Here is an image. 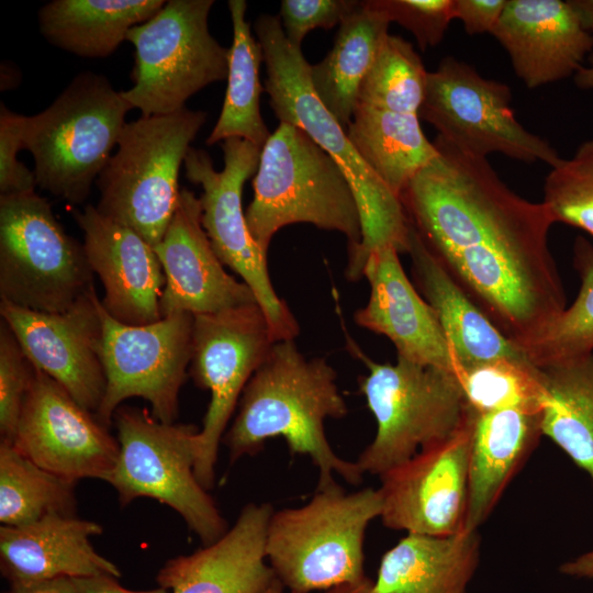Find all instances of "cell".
Returning a JSON list of instances; mask_svg holds the SVG:
<instances>
[{"instance_id":"cell-1","label":"cell","mask_w":593,"mask_h":593,"mask_svg":"<svg viewBox=\"0 0 593 593\" xmlns=\"http://www.w3.org/2000/svg\"><path fill=\"white\" fill-rule=\"evenodd\" d=\"M437 156L401 195L405 213L455 281L524 349L567 307L542 202L511 190L488 158L436 136Z\"/></svg>"},{"instance_id":"cell-7","label":"cell","mask_w":593,"mask_h":593,"mask_svg":"<svg viewBox=\"0 0 593 593\" xmlns=\"http://www.w3.org/2000/svg\"><path fill=\"white\" fill-rule=\"evenodd\" d=\"M206 116L204 111L183 108L126 123L116 153L96 181L97 210L155 247L176 211L179 171Z\"/></svg>"},{"instance_id":"cell-42","label":"cell","mask_w":593,"mask_h":593,"mask_svg":"<svg viewBox=\"0 0 593 593\" xmlns=\"http://www.w3.org/2000/svg\"><path fill=\"white\" fill-rule=\"evenodd\" d=\"M507 0H454V19L470 35L492 34Z\"/></svg>"},{"instance_id":"cell-30","label":"cell","mask_w":593,"mask_h":593,"mask_svg":"<svg viewBox=\"0 0 593 593\" xmlns=\"http://www.w3.org/2000/svg\"><path fill=\"white\" fill-rule=\"evenodd\" d=\"M346 133L361 158L400 200L412 178L438 154L417 114L356 105Z\"/></svg>"},{"instance_id":"cell-25","label":"cell","mask_w":593,"mask_h":593,"mask_svg":"<svg viewBox=\"0 0 593 593\" xmlns=\"http://www.w3.org/2000/svg\"><path fill=\"white\" fill-rule=\"evenodd\" d=\"M406 254L423 298L435 312L449 343L455 372L500 358L528 359L455 281L411 221Z\"/></svg>"},{"instance_id":"cell-28","label":"cell","mask_w":593,"mask_h":593,"mask_svg":"<svg viewBox=\"0 0 593 593\" xmlns=\"http://www.w3.org/2000/svg\"><path fill=\"white\" fill-rule=\"evenodd\" d=\"M165 0H53L38 11L42 35L85 58L110 56L127 32L152 19Z\"/></svg>"},{"instance_id":"cell-18","label":"cell","mask_w":593,"mask_h":593,"mask_svg":"<svg viewBox=\"0 0 593 593\" xmlns=\"http://www.w3.org/2000/svg\"><path fill=\"white\" fill-rule=\"evenodd\" d=\"M0 314L32 366L97 413L107 388L101 299L92 288L68 310L45 313L0 302Z\"/></svg>"},{"instance_id":"cell-41","label":"cell","mask_w":593,"mask_h":593,"mask_svg":"<svg viewBox=\"0 0 593 593\" xmlns=\"http://www.w3.org/2000/svg\"><path fill=\"white\" fill-rule=\"evenodd\" d=\"M25 116L0 104V195H14L35 191L36 179L18 159L24 149Z\"/></svg>"},{"instance_id":"cell-16","label":"cell","mask_w":593,"mask_h":593,"mask_svg":"<svg viewBox=\"0 0 593 593\" xmlns=\"http://www.w3.org/2000/svg\"><path fill=\"white\" fill-rule=\"evenodd\" d=\"M471 430L470 411L451 437L419 450L379 477V518L384 527L433 537L465 530Z\"/></svg>"},{"instance_id":"cell-39","label":"cell","mask_w":593,"mask_h":593,"mask_svg":"<svg viewBox=\"0 0 593 593\" xmlns=\"http://www.w3.org/2000/svg\"><path fill=\"white\" fill-rule=\"evenodd\" d=\"M374 9L411 32L419 48L438 45L454 19V0H367Z\"/></svg>"},{"instance_id":"cell-26","label":"cell","mask_w":593,"mask_h":593,"mask_svg":"<svg viewBox=\"0 0 593 593\" xmlns=\"http://www.w3.org/2000/svg\"><path fill=\"white\" fill-rule=\"evenodd\" d=\"M540 436V412H472L466 530H478L488 519Z\"/></svg>"},{"instance_id":"cell-21","label":"cell","mask_w":593,"mask_h":593,"mask_svg":"<svg viewBox=\"0 0 593 593\" xmlns=\"http://www.w3.org/2000/svg\"><path fill=\"white\" fill-rule=\"evenodd\" d=\"M492 35L529 89L574 77L593 51V35L562 0H507Z\"/></svg>"},{"instance_id":"cell-32","label":"cell","mask_w":593,"mask_h":593,"mask_svg":"<svg viewBox=\"0 0 593 593\" xmlns=\"http://www.w3.org/2000/svg\"><path fill=\"white\" fill-rule=\"evenodd\" d=\"M227 4L233 24L227 89L219 120L205 143L212 146L228 138H242L262 148L271 135L260 112L259 68L264 53L246 20L247 2L230 0Z\"/></svg>"},{"instance_id":"cell-3","label":"cell","mask_w":593,"mask_h":593,"mask_svg":"<svg viewBox=\"0 0 593 593\" xmlns=\"http://www.w3.org/2000/svg\"><path fill=\"white\" fill-rule=\"evenodd\" d=\"M262 48L267 78L265 89L279 122L303 130L342 168L359 209L361 243L348 248L346 276L363 277L371 253L385 246L406 254L410 221L403 204L371 170L349 141L346 130L315 94L310 64L301 47L289 42L278 15H259L254 24Z\"/></svg>"},{"instance_id":"cell-48","label":"cell","mask_w":593,"mask_h":593,"mask_svg":"<svg viewBox=\"0 0 593 593\" xmlns=\"http://www.w3.org/2000/svg\"><path fill=\"white\" fill-rule=\"evenodd\" d=\"M588 61L589 65L583 66L573 77L580 89H593V51L589 55Z\"/></svg>"},{"instance_id":"cell-45","label":"cell","mask_w":593,"mask_h":593,"mask_svg":"<svg viewBox=\"0 0 593 593\" xmlns=\"http://www.w3.org/2000/svg\"><path fill=\"white\" fill-rule=\"evenodd\" d=\"M559 571L569 577L593 579V549L562 563Z\"/></svg>"},{"instance_id":"cell-23","label":"cell","mask_w":593,"mask_h":593,"mask_svg":"<svg viewBox=\"0 0 593 593\" xmlns=\"http://www.w3.org/2000/svg\"><path fill=\"white\" fill-rule=\"evenodd\" d=\"M400 253L385 246L371 253L363 277L370 296L355 313L356 323L389 338L398 358L455 372L456 361L436 317L426 300L409 280Z\"/></svg>"},{"instance_id":"cell-11","label":"cell","mask_w":593,"mask_h":593,"mask_svg":"<svg viewBox=\"0 0 593 593\" xmlns=\"http://www.w3.org/2000/svg\"><path fill=\"white\" fill-rule=\"evenodd\" d=\"M213 0H168L148 21L132 27L133 86L122 96L143 116L165 115L206 86L227 79L230 49L210 33Z\"/></svg>"},{"instance_id":"cell-15","label":"cell","mask_w":593,"mask_h":593,"mask_svg":"<svg viewBox=\"0 0 593 593\" xmlns=\"http://www.w3.org/2000/svg\"><path fill=\"white\" fill-rule=\"evenodd\" d=\"M101 316L107 388L97 418L110 428L122 402L137 396L150 404L156 419L175 423L192 359L194 316L174 312L155 323L126 325L112 318L102 304Z\"/></svg>"},{"instance_id":"cell-44","label":"cell","mask_w":593,"mask_h":593,"mask_svg":"<svg viewBox=\"0 0 593 593\" xmlns=\"http://www.w3.org/2000/svg\"><path fill=\"white\" fill-rule=\"evenodd\" d=\"M3 593H77V590L72 578H57L29 583H12Z\"/></svg>"},{"instance_id":"cell-36","label":"cell","mask_w":593,"mask_h":593,"mask_svg":"<svg viewBox=\"0 0 593 593\" xmlns=\"http://www.w3.org/2000/svg\"><path fill=\"white\" fill-rule=\"evenodd\" d=\"M427 74L413 45L388 34L360 85L356 105L418 115Z\"/></svg>"},{"instance_id":"cell-24","label":"cell","mask_w":593,"mask_h":593,"mask_svg":"<svg viewBox=\"0 0 593 593\" xmlns=\"http://www.w3.org/2000/svg\"><path fill=\"white\" fill-rule=\"evenodd\" d=\"M100 524L75 515L51 514L22 526L0 527V571L12 583L107 574L120 569L101 556L90 538Z\"/></svg>"},{"instance_id":"cell-13","label":"cell","mask_w":593,"mask_h":593,"mask_svg":"<svg viewBox=\"0 0 593 593\" xmlns=\"http://www.w3.org/2000/svg\"><path fill=\"white\" fill-rule=\"evenodd\" d=\"M224 167L214 169L210 155L190 147L184 158L187 179L202 188L199 198L202 226L223 265L234 270L253 291L276 342L294 339L299 326L288 305L272 286L267 254L251 236L242 195L245 182L257 172L261 147L228 138L221 144Z\"/></svg>"},{"instance_id":"cell-20","label":"cell","mask_w":593,"mask_h":593,"mask_svg":"<svg viewBox=\"0 0 593 593\" xmlns=\"http://www.w3.org/2000/svg\"><path fill=\"white\" fill-rule=\"evenodd\" d=\"M72 216L83 233L89 265L104 288L101 304L105 312L126 325L161 320L166 279L154 246L93 205L74 211Z\"/></svg>"},{"instance_id":"cell-46","label":"cell","mask_w":593,"mask_h":593,"mask_svg":"<svg viewBox=\"0 0 593 593\" xmlns=\"http://www.w3.org/2000/svg\"><path fill=\"white\" fill-rule=\"evenodd\" d=\"M583 27L593 35V0H568Z\"/></svg>"},{"instance_id":"cell-12","label":"cell","mask_w":593,"mask_h":593,"mask_svg":"<svg viewBox=\"0 0 593 593\" xmlns=\"http://www.w3.org/2000/svg\"><path fill=\"white\" fill-rule=\"evenodd\" d=\"M511 102L506 83L484 78L468 63L446 56L427 74L418 118L467 155L486 158L499 153L556 166L561 160L556 148L518 122Z\"/></svg>"},{"instance_id":"cell-9","label":"cell","mask_w":593,"mask_h":593,"mask_svg":"<svg viewBox=\"0 0 593 593\" xmlns=\"http://www.w3.org/2000/svg\"><path fill=\"white\" fill-rule=\"evenodd\" d=\"M119 457L107 478L121 507L149 497L175 510L209 545L227 530L213 497L195 475L199 432L191 424H166L146 409L121 405L114 413Z\"/></svg>"},{"instance_id":"cell-19","label":"cell","mask_w":593,"mask_h":593,"mask_svg":"<svg viewBox=\"0 0 593 593\" xmlns=\"http://www.w3.org/2000/svg\"><path fill=\"white\" fill-rule=\"evenodd\" d=\"M201 203L182 188L172 219L154 247L165 273L161 316L216 313L257 302L244 281L225 269L202 226Z\"/></svg>"},{"instance_id":"cell-8","label":"cell","mask_w":593,"mask_h":593,"mask_svg":"<svg viewBox=\"0 0 593 593\" xmlns=\"http://www.w3.org/2000/svg\"><path fill=\"white\" fill-rule=\"evenodd\" d=\"M355 351L368 368L359 390L377 424L356 460L362 473L380 477L466 423L470 411L452 372L402 358L379 363Z\"/></svg>"},{"instance_id":"cell-29","label":"cell","mask_w":593,"mask_h":593,"mask_svg":"<svg viewBox=\"0 0 593 593\" xmlns=\"http://www.w3.org/2000/svg\"><path fill=\"white\" fill-rule=\"evenodd\" d=\"M390 20L367 1L339 24L332 49L310 66L315 94L346 130L353 119L360 85L372 66Z\"/></svg>"},{"instance_id":"cell-4","label":"cell","mask_w":593,"mask_h":593,"mask_svg":"<svg viewBox=\"0 0 593 593\" xmlns=\"http://www.w3.org/2000/svg\"><path fill=\"white\" fill-rule=\"evenodd\" d=\"M245 216L264 253L284 226L309 223L337 231L348 248L361 243V220L353 189L337 163L299 126L279 122L261 148Z\"/></svg>"},{"instance_id":"cell-31","label":"cell","mask_w":593,"mask_h":593,"mask_svg":"<svg viewBox=\"0 0 593 593\" xmlns=\"http://www.w3.org/2000/svg\"><path fill=\"white\" fill-rule=\"evenodd\" d=\"M541 370V434L593 480V353Z\"/></svg>"},{"instance_id":"cell-2","label":"cell","mask_w":593,"mask_h":593,"mask_svg":"<svg viewBox=\"0 0 593 593\" xmlns=\"http://www.w3.org/2000/svg\"><path fill=\"white\" fill-rule=\"evenodd\" d=\"M347 413L333 367L324 358H306L294 339L278 340L246 384L222 443L233 463L281 437L291 455L306 456L317 468V489L334 484V474L356 485L363 473L333 450L325 434L327 418Z\"/></svg>"},{"instance_id":"cell-5","label":"cell","mask_w":593,"mask_h":593,"mask_svg":"<svg viewBox=\"0 0 593 593\" xmlns=\"http://www.w3.org/2000/svg\"><path fill=\"white\" fill-rule=\"evenodd\" d=\"M380 514L378 489L348 493L336 482L301 506L273 511L266 550L277 580L310 593L365 579L366 532Z\"/></svg>"},{"instance_id":"cell-49","label":"cell","mask_w":593,"mask_h":593,"mask_svg":"<svg viewBox=\"0 0 593 593\" xmlns=\"http://www.w3.org/2000/svg\"><path fill=\"white\" fill-rule=\"evenodd\" d=\"M282 584L277 580L271 586H269L262 593H284Z\"/></svg>"},{"instance_id":"cell-22","label":"cell","mask_w":593,"mask_h":593,"mask_svg":"<svg viewBox=\"0 0 593 593\" xmlns=\"http://www.w3.org/2000/svg\"><path fill=\"white\" fill-rule=\"evenodd\" d=\"M273 511L269 503L246 504L215 541L168 560L158 586L170 593H262L277 581L266 550Z\"/></svg>"},{"instance_id":"cell-40","label":"cell","mask_w":593,"mask_h":593,"mask_svg":"<svg viewBox=\"0 0 593 593\" xmlns=\"http://www.w3.org/2000/svg\"><path fill=\"white\" fill-rule=\"evenodd\" d=\"M358 4L356 0H282L279 18L289 42L301 47L309 32L340 24Z\"/></svg>"},{"instance_id":"cell-6","label":"cell","mask_w":593,"mask_h":593,"mask_svg":"<svg viewBox=\"0 0 593 593\" xmlns=\"http://www.w3.org/2000/svg\"><path fill=\"white\" fill-rule=\"evenodd\" d=\"M132 109L103 75H77L48 108L25 116L24 149L33 156L36 186L69 203H82Z\"/></svg>"},{"instance_id":"cell-10","label":"cell","mask_w":593,"mask_h":593,"mask_svg":"<svg viewBox=\"0 0 593 593\" xmlns=\"http://www.w3.org/2000/svg\"><path fill=\"white\" fill-rule=\"evenodd\" d=\"M83 244L35 191L0 195L1 302L45 313L68 310L93 286Z\"/></svg>"},{"instance_id":"cell-14","label":"cell","mask_w":593,"mask_h":593,"mask_svg":"<svg viewBox=\"0 0 593 593\" xmlns=\"http://www.w3.org/2000/svg\"><path fill=\"white\" fill-rule=\"evenodd\" d=\"M193 316L191 374L197 385L211 394L199 432L194 471L202 486L210 490L230 419L276 339L257 302Z\"/></svg>"},{"instance_id":"cell-27","label":"cell","mask_w":593,"mask_h":593,"mask_svg":"<svg viewBox=\"0 0 593 593\" xmlns=\"http://www.w3.org/2000/svg\"><path fill=\"white\" fill-rule=\"evenodd\" d=\"M478 530L433 537L406 534L387 550L374 593H468L480 559Z\"/></svg>"},{"instance_id":"cell-17","label":"cell","mask_w":593,"mask_h":593,"mask_svg":"<svg viewBox=\"0 0 593 593\" xmlns=\"http://www.w3.org/2000/svg\"><path fill=\"white\" fill-rule=\"evenodd\" d=\"M12 444L31 461L66 480H107L119 443L92 412L33 367Z\"/></svg>"},{"instance_id":"cell-34","label":"cell","mask_w":593,"mask_h":593,"mask_svg":"<svg viewBox=\"0 0 593 593\" xmlns=\"http://www.w3.org/2000/svg\"><path fill=\"white\" fill-rule=\"evenodd\" d=\"M454 374L468 409L475 414L507 409L541 412L544 374L528 359H494Z\"/></svg>"},{"instance_id":"cell-37","label":"cell","mask_w":593,"mask_h":593,"mask_svg":"<svg viewBox=\"0 0 593 593\" xmlns=\"http://www.w3.org/2000/svg\"><path fill=\"white\" fill-rule=\"evenodd\" d=\"M541 202L555 223L574 226L593 237V138L579 145L571 158H561L551 167Z\"/></svg>"},{"instance_id":"cell-43","label":"cell","mask_w":593,"mask_h":593,"mask_svg":"<svg viewBox=\"0 0 593 593\" xmlns=\"http://www.w3.org/2000/svg\"><path fill=\"white\" fill-rule=\"evenodd\" d=\"M77 593H169L168 590L158 586L150 590H130L118 582V578L107 574L72 578Z\"/></svg>"},{"instance_id":"cell-35","label":"cell","mask_w":593,"mask_h":593,"mask_svg":"<svg viewBox=\"0 0 593 593\" xmlns=\"http://www.w3.org/2000/svg\"><path fill=\"white\" fill-rule=\"evenodd\" d=\"M573 266L581 280L575 300L523 349L536 367L593 353V245L583 236L574 240Z\"/></svg>"},{"instance_id":"cell-33","label":"cell","mask_w":593,"mask_h":593,"mask_svg":"<svg viewBox=\"0 0 593 593\" xmlns=\"http://www.w3.org/2000/svg\"><path fill=\"white\" fill-rule=\"evenodd\" d=\"M76 482L56 475L23 456L12 443L0 444V522L22 526L46 515H75Z\"/></svg>"},{"instance_id":"cell-47","label":"cell","mask_w":593,"mask_h":593,"mask_svg":"<svg viewBox=\"0 0 593 593\" xmlns=\"http://www.w3.org/2000/svg\"><path fill=\"white\" fill-rule=\"evenodd\" d=\"M325 593H374L373 580L365 578L358 582L338 585L327 590Z\"/></svg>"},{"instance_id":"cell-38","label":"cell","mask_w":593,"mask_h":593,"mask_svg":"<svg viewBox=\"0 0 593 593\" xmlns=\"http://www.w3.org/2000/svg\"><path fill=\"white\" fill-rule=\"evenodd\" d=\"M33 374V366L10 326L0 323V435L13 441L23 403Z\"/></svg>"}]
</instances>
